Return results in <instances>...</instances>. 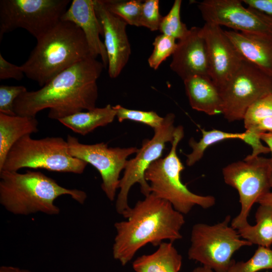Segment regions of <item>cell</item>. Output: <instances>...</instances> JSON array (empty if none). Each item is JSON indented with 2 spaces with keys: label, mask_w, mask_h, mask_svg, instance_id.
Instances as JSON below:
<instances>
[{
  "label": "cell",
  "mask_w": 272,
  "mask_h": 272,
  "mask_svg": "<svg viewBox=\"0 0 272 272\" xmlns=\"http://www.w3.org/2000/svg\"><path fill=\"white\" fill-rule=\"evenodd\" d=\"M104 66L96 58L81 61L54 77L36 91L24 92L15 101L14 110L20 116H34L49 109V118L59 119L96 108L97 81Z\"/></svg>",
  "instance_id": "obj_1"
},
{
  "label": "cell",
  "mask_w": 272,
  "mask_h": 272,
  "mask_svg": "<svg viewBox=\"0 0 272 272\" xmlns=\"http://www.w3.org/2000/svg\"><path fill=\"white\" fill-rule=\"evenodd\" d=\"M183 215L153 193L145 196L123 216L125 221L114 224L113 258L124 266L148 244L158 246L165 241L173 242L181 239Z\"/></svg>",
  "instance_id": "obj_2"
},
{
  "label": "cell",
  "mask_w": 272,
  "mask_h": 272,
  "mask_svg": "<svg viewBox=\"0 0 272 272\" xmlns=\"http://www.w3.org/2000/svg\"><path fill=\"white\" fill-rule=\"evenodd\" d=\"M90 57H94L82 30L71 22L61 20L37 40L27 60L20 66L28 78L42 87L61 72Z\"/></svg>",
  "instance_id": "obj_3"
},
{
  "label": "cell",
  "mask_w": 272,
  "mask_h": 272,
  "mask_svg": "<svg viewBox=\"0 0 272 272\" xmlns=\"http://www.w3.org/2000/svg\"><path fill=\"white\" fill-rule=\"evenodd\" d=\"M63 195L71 196L82 205L87 197L85 191L62 187L39 171H0V203L14 215H58L60 209L54 201Z\"/></svg>",
  "instance_id": "obj_4"
},
{
  "label": "cell",
  "mask_w": 272,
  "mask_h": 272,
  "mask_svg": "<svg viewBox=\"0 0 272 272\" xmlns=\"http://www.w3.org/2000/svg\"><path fill=\"white\" fill-rule=\"evenodd\" d=\"M184 137L182 126L176 127L169 153L164 158L154 162L145 174L151 193L170 202L178 212L186 215L198 206L207 209L215 205L212 195H201L191 191L181 180V173L184 167L177 154L179 143Z\"/></svg>",
  "instance_id": "obj_5"
},
{
  "label": "cell",
  "mask_w": 272,
  "mask_h": 272,
  "mask_svg": "<svg viewBox=\"0 0 272 272\" xmlns=\"http://www.w3.org/2000/svg\"><path fill=\"white\" fill-rule=\"evenodd\" d=\"M88 163L71 156L66 140L61 137L34 139L24 136L9 151L0 171L43 169L58 172L82 174Z\"/></svg>",
  "instance_id": "obj_6"
},
{
  "label": "cell",
  "mask_w": 272,
  "mask_h": 272,
  "mask_svg": "<svg viewBox=\"0 0 272 272\" xmlns=\"http://www.w3.org/2000/svg\"><path fill=\"white\" fill-rule=\"evenodd\" d=\"M231 216L214 225L194 224L187 254L189 259L201 263L215 272H228L234 261V253L240 248L251 246L241 239L238 231L229 225Z\"/></svg>",
  "instance_id": "obj_7"
},
{
  "label": "cell",
  "mask_w": 272,
  "mask_h": 272,
  "mask_svg": "<svg viewBox=\"0 0 272 272\" xmlns=\"http://www.w3.org/2000/svg\"><path fill=\"white\" fill-rule=\"evenodd\" d=\"M222 173L225 182L239 193L240 211L231 223L237 230L249 224L252 206L271 188L272 159L248 155L243 161L225 166Z\"/></svg>",
  "instance_id": "obj_8"
},
{
  "label": "cell",
  "mask_w": 272,
  "mask_h": 272,
  "mask_svg": "<svg viewBox=\"0 0 272 272\" xmlns=\"http://www.w3.org/2000/svg\"><path fill=\"white\" fill-rule=\"evenodd\" d=\"M70 0H1L0 41L5 33L18 28L37 40L56 25Z\"/></svg>",
  "instance_id": "obj_9"
},
{
  "label": "cell",
  "mask_w": 272,
  "mask_h": 272,
  "mask_svg": "<svg viewBox=\"0 0 272 272\" xmlns=\"http://www.w3.org/2000/svg\"><path fill=\"white\" fill-rule=\"evenodd\" d=\"M175 116L167 114L162 124L154 129V134L151 139L143 140L142 147L135 156L127 160L122 177L120 178L119 191L115 201L117 213L123 216L130 209L128 202L129 190L135 183L140 185L141 192L145 196L151 193L150 187L146 180L145 174L155 161L161 158L166 144L172 143L176 127L174 123Z\"/></svg>",
  "instance_id": "obj_10"
},
{
  "label": "cell",
  "mask_w": 272,
  "mask_h": 272,
  "mask_svg": "<svg viewBox=\"0 0 272 272\" xmlns=\"http://www.w3.org/2000/svg\"><path fill=\"white\" fill-rule=\"evenodd\" d=\"M222 114L228 121L243 120L256 101L272 94V78L243 59L229 81L220 89Z\"/></svg>",
  "instance_id": "obj_11"
},
{
  "label": "cell",
  "mask_w": 272,
  "mask_h": 272,
  "mask_svg": "<svg viewBox=\"0 0 272 272\" xmlns=\"http://www.w3.org/2000/svg\"><path fill=\"white\" fill-rule=\"evenodd\" d=\"M66 142L71 156L92 165L98 170L102 178V190L110 201H113L118 189L120 174L125 167L127 158L136 154L139 149L109 147L103 142L84 144L71 135L67 136Z\"/></svg>",
  "instance_id": "obj_12"
},
{
  "label": "cell",
  "mask_w": 272,
  "mask_h": 272,
  "mask_svg": "<svg viewBox=\"0 0 272 272\" xmlns=\"http://www.w3.org/2000/svg\"><path fill=\"white\" fill-rule=\"evenodd\" d=\"M240 0H205L198 8L205 23L225 26L234 31L272 36V18Z\"/></svg>",
  "instance_id": "obj_13"
},
{
  "label": "cell",
  "mask_w": 272,
  "mask_h": 272,
  "mask_svg": "<svg viewBox=\"0 0 272 272\" xmlns=\"http://www.w3.org/2000/svg\"><path fill=\"white\" fill-rule=\"evenodd\" d=\"M200 32L206 45L210 77L220 89L236 72L243 59L221 26L205 23Z\"/></svg>",
  "instance_id": "obj_14"
},
{
  "label": "cell",
  "mask_w": 272,
  "mask_h": 272,
  "mask_svg": "<svg viewBox=\"0 0 272 272\" xmlns=\"http://www.w3.org/2000/svg\"><path fill=\"white\" fill-rule=\"evenodd\" d=\"M94 8L103 29L104 43L108 59V75L111 78L115 79L121 73L131 54L126 32L127 24L110 13L100 0H94Z\"/></svg>",
  "instance_id": "obj_15"
},
{
  "label": "cell",
  "mask_w": 272,
  "mask_h": 272,
  "mask_svg": "<svg viewBox=\"0 0 272 272\" xmlns=\"http://www.w3.org/2000/svg\"><path fill=\"white\" fill-rule=\"evenodd\" d=\"M170 67L183 81L194 76L210 78L207 50L200 27H191L186 36L178 40Z\"/></svg>",
  "instance_id": "obj_16"
},
{
  "label": "cell",
  "mask_w": 272,
  "mask_h": 272,
  "mask_svg": "<svg viewBox=\"0 0 272 272\" xmlns=\"http://www.w3.org/2000/svg\"><path fill=\"white\" fill-rule=\"evenodd\" d=\"M61 20L71 22L82 30L92 55L95 58L100 56L106 67L108 55L104 43L100 38L103 31L95 10L94 0H73Z\"/></svg>",
  "instance_id": "obj_17"
},
{
  "label": "cell",
  "mask_w": 272,
  "mask_h": 272,
  "mask_svg": "<svg viewBox=\"0 0 272 272\" xmlns=\"http://www.w3.org/2000/svg\"><path fill=\"white\" fill-rule=\"evenodd\" d=\"M225 33L244 60L272 78V36L234 30Z\"/></svg>",
  "instance_id": "obj_18"
},
{
  "label": "cell",
  "mask_w": 272,
  "mask_h": 272,
  "mask_svg": "<svg viewBox=\"0 0 272 272\" xmlns=\"http://www.w3.org/2000/svg\"><path fill=\"white\" fill-rule=\"evenodd\" d=\"M186 95L191 108L209 115L223 113V100L220 91L212 79L194 76L183 81Z\"/></svg>",
  "instance_id": "obj_19"
},
{
  "label": "cell",
  "mask_w": 272,
  "mask_h": 272,
  "mask_svg": "<svg viewBox=\"0 0 272 272\" xmlns=\"http://www.w3.org/2000/svg\"><path fill=\"white\" fill-rule=\"evenodd\" d=\"M36 117L8 115L0 113V170L14 144L24 136L37 132Z\"/></svg>",
  "instance_id": "obj_20"
},
{
  "label": "cell",
  "mask_w": 272,
  "mask_h": 272,
  "mask_svg": "<svg viewBox=\"0 0 272 272\" xmlns=\"http://www.w3.org/2000/svg\"><path fill=\"white\" fill-rule=\"evenodd\" d=\"M182 257L173 242H163L153 253L137 257L132 263L134 272H179Z\"/></svg>",
  "instance_id": "obj_21"
},
{
  "label": "cell",
  "mask_w": 272,
  "mask_h": 272,
  "mask_svg": "<svg viewBox=\"0 0 272 272\" xmlns=\"http://www.w3.org/2000/svg\"><path fill=\"white\" fill-rule=\"evenodd\" d=\"M115 117L112 106L107 104L103 107L76 113L58 121L74 132L85 135L97 127L111 123Z\"/></svg>",
  "instance_id": "obj_22"
},
{
  "label": "cell",
  "mask_w": 272,
  "mask_h": 272,
  "mask_svg": "<svg viewBox=\"0 0 272 272\" xmlns=\"http://www.w3.org/2000/svg\"><path fill=\"white\" fill-rule=\"evenodd\" d=\"M256 224L237 230L241 238L252 244L270 247L272 244V207L260 205L255 213Z\"/></svg>",
  "instance_id": "obj_23"
},
{
  "label": "cell",
  "mask_w": 272,
  "mask_h": 272,
  "mask_svg": "<svg viewBox=\"0 0 272 272\" xmlns=\"http://www.w3.org/2000/svg\"><path fill=\"white\" fill-rule=\"evenodd\" d=\"M200 130L202 137L198 142H196L193 138L189 140L188 144L192 149V152L186 156V164L188 166H191L199 161L203 157L206 149L210 146L229 139H239L243 141L246 136L245 131L242 133H233L215 129L211 130Z\"/></svg>",
  "instance_id": "obj_24"
},
{
  "label": "cell",
  "mask_w": 272,
  "mask_h": 272,
  "mask_svg": "<svg viewBox=\"0 0 272 272\" xmlns=\"http://www.w3.org/2000/svg\"><path fill=\"white\" fill-rule=\"evenodd\" d=\"M112 14L127 24L140 27V18L143 2L140 0H100Z\"/></svg>",
  "instance_id": "obj_25"
},
{
  "label": "cell",
  "mask_w": 272,
  "mask_h": 272,
  "mask_svg": "<svg viewBox=\"0 0 272 272\" xmlns=\"http://www.w3.org/2000/svg\"><path fill=\"white\" fill-rule=\"evenodd\" d=\"M272 269V249L258 246L254 254L246 261H234L228 272H257Z\"/></svg>",
  "instance_id": "obj_26"
},
{
  "label": "cell",
  "mask_w": 272,
  "mask_h": 272,
  "mask_svg": "<svg viewBox=\"0 0 272 272\" xmlns=\"http://www.w3.org/2000/svg\"><path fill=\"white\" fill-rule=\"evenodd\" d=\"M182 1L175 0L169 13L162 17L159 30L162 34L178 40L188 34L189 29L181 20L180 10Z\"/></svg>",
  "instance_id": "obj_27"
},
{
  "label": "cell",
  "mask_w": 272,
  "mask_h": 272,
  "mask_svg": "<svg viewBox=\"0 0 272 272\" xmlns=\"http://www.w3.org/2000/svg\"><path fill=\"white\" fill-rule=\"evenodd\" d=\"M119 122L131 120L148 125L155 129L160 126L164 117L153 111H142L126 108L120 105L112 106Z\"/></svg>",
  "instance_id": "obj_28"
},
{
  "label": "cell",
  "mask_w": 272,
  "mask_h": 272,
  "mask_svg": "<svg viewBox=\"0 0 272 272\" xmlns=\"http://www.w3.org/2000/svg\"><path fill=\"white\" fill-rule=\"evenodd\" d=\"M153 45L154 49L148 62L150 67L157 70L164 60L173 54L177 42L175 39L161 34L155 38Z\"/></svg>",
  "instance_id": "obj_29"
},
{
  "label": "cell",
  "mask_w": 272,
  "mask_h": 272,
  "mask_svg": "<svg viewBox=\"0 0 272 272\" xmlns=\"http://www.w3.org/2000/svg\"><path fill=\"white\" fill-rule=\"evenodd\" d=\"M270 117H272V94L257 100L249 108L243 119L244 127L249 129L259 120Z\"/></svg>",
  "instance_id": "obj_30"
},
{
  "label": "cell",
  "mask_w": 272,
  "mask_h": 272,
  "mask_svg": "<svg viewBox=\"0 0 272 272\" xmlns=\"http://www.w3.org/2000/svg\"><path fill=\"white\" fill-rule=\"evenodd\" d=\"M162 17L159 12V1L146 0L142 6L140 27H146L152 31L159 30Z\"/></svg>",
  "instance_id": "obj_31"
},
{
  "label": "cell",
  "mask_w": 272,
  "mask_h": 272,
  "mask_svg": "<svg viewBox=\"0 0 272 272\" xmlns=\"http://www.w3.org/2000/svg\"><path fill=\"white\" fill-rule=\"evenodd\" d=\"M23 86H0V113L8 115H16L14 110L16 99L22 94L26 92Z\"/></svg>",
  "instance_id": "obj_32"
},
{
  "label": "cell",
  "mask_w": 272,
  "mask_h": 272,
  "mask_svg": "<svg viewBox=\"0 0 272 272\" xmlns=\"http://www.w3.org/2000/svg\"><path fill=\"white\" fill-rule=\"evenodd\" d=\"M25 74L21 67L13 64L7 60L0 53V80L13 79L22 80Z\"/></svg>",
  "instance_id": "obj_33"
},
{
  "label": "cell",
  "mask_w": 272,
  "mask_h": 272,
  "mask_svg": "<svg viewBox=\"0 0 272 272\" xmlns=\"http://www.w3.org/2000/svg\"><path fill=\"white\" fill-rule=\"evenodd\" d=\"M242 2L248 7L272 18V0H243Z\"/></svg>",
  "instance_id": "obj_34"
},
{
  "label": "cell",
  "mask_w": 272,
  "mask_h": 272,
  "mask_svg": "<svg viewBox=\"0 0 272 272\" xmlns=\"http://www.w3.org/2000/svg\"><path fill=\"white\" fill-rule=\"evenodd\" d=\"M271 186L272 188V179ZM257 202L259 205H267L272 207V191H269L260 197Z\"/></svg>",
  "instance_id": "obj_35"
},
{
  "label": "cell",
  "mask_w": 272,
  "mask_h": 272,
  "mask_svg": "<svg viewBox=\"0 0 272 272\" xmlns=\"http://www.w3.org/2000/svg\"><path fill=\"white\" fill-rule=\"evenodd\" d=\"M260 138L261 141H263L267 145V147L269 149L270 152L271 153L272 159V133L264 132L260 134Z\"/></svg>",
  "instance_id": "obj_36"
},
{
  "label": "cell",
  "mask_w": 272,
  "mask_h": 272,
  "mask_svg": "<svg viewBox=\"0 0 272 272\" xmlns=\"http://www.w3.org/2000/svg\"><path fill=\"white\" fill-rule=\"evenodd\" d=\"M21 269L12 266H2L0 267V272H21Z\"/></svg>",
  "instance_id": "obj_37"
},
{
  "label": "cell",
  "mask_w": 272,
  "mask_h": 272,
  "mask_svg": "<svg viewBox=\"0 0 272 272\" xmlns=\"http://www.w3.org/2000/svg\"><path fill=\"white\" fill-rule=\"evenodd\" d=\"M191 272H214L211 268L202 265L194 268Z\"/></svg>",
  "instance_id": "obj_38"
},
{
  "label": "cell",
  "mask_w": 272,
  "mask_h": 272,
  "mask_svg": "<svg viewBox=\"0 0 272 272\" xmlns=\"http://www.w3.org/2000/svg\"><path fill=\"white\" fill-rule=\"evenodd\" d=\"M21 272H32V271L28 270L27 269H22Z\"/></svg>",
  "instance_id": "obj_39"
}]
</instances>
